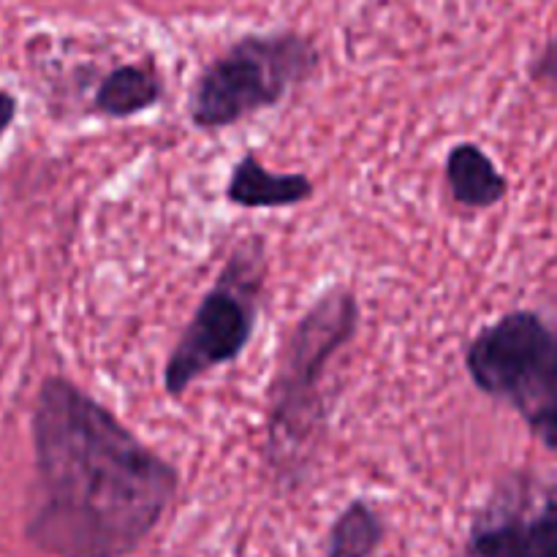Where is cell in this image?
I'll return each instance as SVG.
<instances>
[{"label": "cell", "instance_id": "obj_11", "mask_svg": "<svg viewBox=\"0 0 557 557\" xmlns=\"http://www.w3.org/2000/svg\"><path fill=\"white\" fill-rule=\"evenodd\" d=\"M522 419L547 449H557V386L528 411H522Z\"/></svg>", "mask_w": 557, "mask_h": 557}, {"label": "cell", "instance_id": "obj_7", "mask_svg": "<svg viewBox=\"0 0 557 557\" xmlns=\"http://www.w3.org/2000/svg\"><path fill=\"white\" fill-rule=\"evenodd\" d=\"M226 196L245 210H277L302 205L313 196V183L305 174H272L253 152L239 158L228 177Z\"/></svg>", "mask_w": 557, "mask_h": 557}, {"label": "cell", "instance_id": "obj_10", "mask_svg": "<svg viewBox=\"0 0 557 557\" xmlns=\"http://www.w3.org/2000/svg\"><path fill=\"white\" fill-rule=\"evenodd\" d=\"M386 528L379 511L364 500H354L326 536V557H373L384 544Z\"/></svg>", "mask_w": 557, "mask_h": 557}, {"label": "cell", "instance_id": "obj_12", "mask_svg": "<svg viewBox=\"0 0 557 557\" xmlns=\"http://www.w3.org/2000/svg\"><path fill=\"white\" fill-rule=\"evenodd\" d=\"M531 76L539 85L557 87V38L547 41V47L536 54V60L531 63Z\"/></svg>", "mask_w": 557, "mask_h": 557}, {"label": "cell", "instance_id": "obj_8", "mask_svg": "<svg viewBox=\"0 0 557 557\" xmlns=\"http://www.w3.org/2000/svg\"><path fill=\"white\" fill-rule=\"evenodd\" d=\"M446 183H449L451 199L468 210H487L498 205L509 190V183L498 172L493 158L471 141L451 147L446 158Z\"/></svg>", "mask_w": 557, "mask_h": 557}, {"label": "cell", "instance_id": "obj_9", "mask_svg": "<svg viewBox=\"0 0 557 557\" xmlns=\"http://www.w3.org/2000/svg\"><path fill=\"white\" fill-rule=\"evenodd\" d=\"M161 98V82L141 65H120L103 76L96 90V109L109 117H134L156 107Z\"/></svg>", "mask_w": 557, "mask_h": 557}, {"label": "cell", "instance_id": "obj_3", "mask_svg": "<svg viewBox=\"0 0 557 557\" xmlns=\"http://www.w3.org/2000/svg\"><path fill=\"white\" fill-rule=\"evenodd\" d=\"M319 69V49L299 33L245 36L207 65L190 96L199 128H226L270 109Z\"/></svg>", "mask_w": 557, "mask_h": 557}, {"label": "cell", "instance_id": "obj_1", "mask_svg": "<svg viewBox=\"0 0 557 557\" xmlns=\"http://www.w3.org/2000/svg\"><path fill=\"white\" fill-rule=\"evenodd\" d=\"M33 446L41 500L27 536L58 557H128L177 495L174 466L65 379L38 392Z\"/></svg>", "mask_w": 557, "mask_h": 557}, {"label": "cell", "instance_id": "obj_13", "mask_svg": "<svg viewBox=\"0 0 557 557\" xmlns=\"http://www.w3.org/2000/svg\"><path fill=\"white\" fill-rule=\"evenodd\" d=\"M14 112H16L14 98H11L9 92H0V134H3V131L11 125V120H14Z\"/></svg>", "mask_w": 557, "mask_h": 557}, {"label": "cell", "instance_id": "obj_2", "mask_svg": "<svg viewBox=\"0 0 557 557\" xmlns=\"http://www.w3.org/2000/svg\"><path fill=\"white\" fill-rule=\"evenodd\" d=\"M357 297L337 286L321 294L286 337L267 422V455L277 468L299 466L310 441L319 435L324 422L321 381L337 351L357 335Z\"/></svg>", "mask_w": 557, "mask_h": 557}, {"label": "cell", "instance_id": "obj_6", "mask_svg": "<svg viewBox=\"0 0 557 557\" xmlns=\"http://www.w3.org/2000/svg\"><path fill=\"white\" fill-rule=\"evenodd\" d=\"M455 557H557V500L533 511H484Z\"/></svg>", "mask_w": 557, "mask_h": 557}, {"label": "cell", "instance_id": "obj_4", "mask_svg": "<svg viewBox=\"0 0 557 557\" xmlns=\"http://www.w3.org/2000/svg\"><path fill=\"white\" fill-rule=\"evenodd\" d=\"M264 283V259L259 239H248L234 250L218 275L215 286L205 294L188 330L180 335L163 370L169 397L185 392L212 368L234 362L250 343Z\"/></svg>", "mask_w": 557, "mask_h": 557}, {"label": "cell", "instance_id": "obj_5", "mask_svg": "<svg viewBox=\"0 0 557 557\" xmlns=\"http://www.w3.org/2000/svg\"><path fill=\"white\" fill-rule=\"evenodd\" d=\"M466 368L484 395L528 411L557 386V330L539 313L517 310L473 337Z\"/></svg>", "mask_w": 557, "mask_h": 557}]
</instances>
